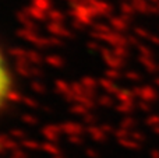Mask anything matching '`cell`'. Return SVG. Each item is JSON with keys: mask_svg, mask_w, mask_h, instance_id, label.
<instances>
[{"mask_svg": "<svg viewBox=\"0 0 159 158\" xmlns=\"http://www.w3.org/2000/svg\"><path fill=\"white\" fill-rule=\"evenodd\" d=\"M14 88H16V80H14L13 69L4 50L0 46V112L11 101L14 95Z\"/></svg>", "mask_w": 159, "mask_h": 158, "instance_id": "1", "label": "cell"}]
</instances>
